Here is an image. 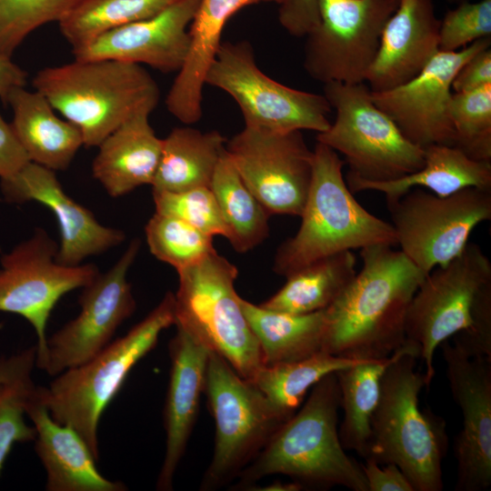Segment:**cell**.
Here are the masks:
<instances>
[{"instance_id": "9a60e30c", "label": "cell", "mask_w": 491, "mask_h": 491, "mask_svg": "<svg viewBox=\"0 0 491 491\" xmlns=\"http://www.w3.org/2000/svg\"><path fill=\"white\" fill-rule=\"evenodd\" d=\"M225 149L243 182L269 215L300 216L311 185L313 151L299 130L245 126Z\"/></svg>"}, {"instance_id": "d6986e66", "label": "cell", "mask_w": 491, "mask_h": 491, "mask_svg": "<svg viewBox=\"0 0 491 491\" xmlns=\"http://www.w3.org/2000/svg\"><path fill=\"white\" fill-rule=\"evenodd\" d=\"M0 191L7 203L34 201L55 214L60 233L55 260L63 266L81 265L125 239L122 230L102 225L90 210L72 199L55 171L38 164L30 161L14 175L1 178Z\"/></svg>"}, {"instance_id": "4316f807", "label": "cell", "mask_w": 491, "mask_h": 491, "mask_svg": "<svg viewBox=\"0 0 491 491\" xmlns=\"http://www.w3.org/2000/svg\"><path fill=\"white\" fill-rule=\"evenodd\" d=\"M424 151L425 163L415 173L387 182L346 178V185L352 194L366 190L383 193L387 206L413 187H425L438 196L471 186L491 190L490 161L474 160L453 145H432Z\"/></svg>"}, {"instance_id": "f6af8a7d", "label": "cell", "mask_w": 491, "mask_h": 491, "mask_svg": "<svg viewBox=\"0 0 491 491\" xmlns=\"http://www.w3.org/2000/svg\"><path fill=\"white\" fill-rule=\"evenodd\" d=\"M30 162L10 123L0 115V179L10 176Z\"/></svg>"}, {"instance_id": "52a82bcc", "label": "cell", "mask_w": 491, "mask_h": 491, "mask_svg": "<svg viewBox=\"0 0 491 491\" xmlns=\"http://www.w3.org/2000/svg\"><path fill=\"white\" fill-rule=\"evenodd\" d=\"M176 272L175 325L189 330L225 358L240 376L252 381L264 362L235 289L236 266L214 251Z\"/></svg>"}, {"instance_id": "d4e9b609", "label": "cell", "mask_w": 491, "mask_h": 491, "mask_svg": "<svg viewBox=\"0 0 491 491\" xmlns=\"http://www.w3.org/2000/svg\"><path fill=\"white\" fill-rule=\"evenodd\" d=\"M149 112H140L115 129L97 146L93 176L112 197L152 185L163 147L149 124Z\"/></svg>"}, {"instance_id": "1f68e13d", "label": "cell", "mask_w": 491, "mask_h": 491, "mask_svg": "<svg viewBox=\"0 0 491 491\" xmlns=\"http://www.w3.org/2000/svg\"><path fill=\"white\" fill-rule=\"evenodd\" d=\"M210 188L227 226V240L236 252L246 253L267 238L270 215L243 182L226 149Z\"/></svg>"}, {"instance_id": "ac0fdd59", "label": "cell", "mask_w": 491, "mask_h": 491, "mask_svg": "<svg viewBox=\"0 0 491 491\" xmlns=\"http://www.w3.org/2000/svg\"><path fill=\"white\" fill-rule=\"evenodd\" d=\"M463 426L455 443L456 491H482L491 486V358H470L448 341L441 345Z\"/></svg>"}, {"instance_id": "ab89813d", "label": "cell", "mask_w": 491, "mask_h": 491, "mask_svg": "<svg viewBox=\"0 0 491 491\" xmlns=\"http://www.w3.org/2000/svg\"><path fill=\"white\" fill-rule=\"evenodd\" d=\"M491 35V0L465 1L440 20L439 51H458Z\"/></svg>"}, {"instance_id": "30bf717a", "label": "cell", "mask_w": 491, "mask_h": 491, "mask_svg": "<svg viewBox=\"0 0 491 491\" xmlns=\"http://www.w3.org/2000/svg\"><path fill=\"white\" fill-rule=\"evenodd\" d=\"M205 83L227 93L238 105L245 126L276 132L327 130L332 107L324 95L284 85L257 66L248 41L222 42Z\"/></svg>"}, {"instance_id": "8d00e7d4", "label": "cell", "mask_w": 491, "mask_h": 491, "mask_svg": "<svg viewBox=\"0 0 491 491\" xmlns=\"http://www.w3.org/2000/svg\"><path fill=\"white\" fill-rule=\"evenodd\" d=\"M82 0H0V54L12 57L38 27L62 20Z\"/></svg>"}, {"instance_id": "603a6c76", "label": "cell", "mask_w": 491, "mask_h": 491, "mask_svg": "<svg viewBox=\"0 0 491 491\" xmlns=\"http://www.w3.org/2000/svg\"><path fill=\"white\" fill-rule=\"evenodd\" d=\"M26 416L36 430L35 450L46 474L47 491H125L126 486L104 476L97 460L81 436L55 421L37 386L28 399Z\"/></svg>"}, {"instance_id": "7dc6e473", "label": "cell", "mask_w": 491, "mask_h": 491, "mask_svg": "<svg viewBox=\"0 0 491 491\" xmlns=\"http://www.w3.org/2000/svg\"><path fill=\"white\" fill-rule=\"evenodd\" d=\"M35 364L36 346L8 356H0V383L28 366H36Z\"/></svg>"}, {"instance_id": "74e56055", "label": "cell", "mask_w": 491, "mask_h": 491, "mask_svg": "<svg viewBox=\"0 0 491 491\" xmlns=\"http://www.w3.org/2000/svg\"><path fill=\"white\" fill-rule=\"evenodd\" d=\"M28 366L0 383V474L15 443L34 441L36 430L25 423V409L35 388Z\"/></svg>"}, {"instance_id": "f1b7e54d", "label": "cell", "mask_w": 491, "mask_h": 491, "mask_svg": "<svg viewBox=\"0 0 491 491\" xmlns=\"http://www.w3.org/2000/svg\"><path fill=\"white\" fill-rule=\"evenodd\" d=\"M226 138L218 131L201 132L175 127L163 139L153 191L182 192L210 187L215 168L225 152Z\"/></svg>"}, {"instance_id": "bcb514c9", "label": "cell", "mask_w": 491, "mask_h": 491, "mask_svg": "<svg viewBox=\"0 0 491 491\" xmlns=\"http://www.w3.org/2000/svg\"><path fill=\"white\" fill-rule=\"evenodd\" d=\"M27 73L13 62L12 57L0 54V100L5 103L10 92L25 86Z\"/></svg>"}, {"instance_id": "d590c367", "label": "cell", "mask_w": 491, "mask_h": 491, "mask_svg": "<svg viewBox=\"0 0 491 491\" xmlns=\"http://www.w3.org/2000/svg\"><path fill=\"white\" fill-rule=\"evenodd\" d=\"M450 115L456 145L468 157L491 160V84L477 89L453 93Z\"/></svg>"}, {"instance_id": "9c48e42d", "label": "cell", "mask_w": 491, "mask_h": 491, "mask_svg": "<svg viewBox=\"0 0 491 491\" xmlns=\"http://www.w3.org/2000/svg\"><path fill=\"white\" fill-rule=\"evenodd\" d=\"M204 393L215 434L212 460L199 489L213 491L236 479L285 421L251 381L214 351Z\"/></svg>"}, {"instance_id": "8992f818", "label": "cell", "mask_w": 491, "mask_h": 491, "mask_svg": "<svg viewBox=\"0 0 491 491\" xmlns=\"http://www.w3.org/2000/svg\"><path fill=\"white\" fill-rule=\"evenodd\" d=\"M175 294L160 303L125 335L86 362L55 376L37 391L52 417L73 427L98 461L101 416L132 368L157 344L163 330L175 326Z\"/></svg>"}, {"instance_id": "83f0119b", "label": "cell", "mask_w": 491, "mask_h": 491, "mask_svg": "<svg viewBox=\"0 0 491 491\" xmlns=\"http://www.w3.org/2000/svg\"><path fill=\"white\" fill-rule=\"evenodd\" d=\"M239 301L258 341L264 366L298 361L323 351L326 309L292 315L266 309L242 297Z\"/></svg>"}, {"instance_id": "277c9868", "label": "cell", "mask_w": 491, "mask_h": 491, "mask_svg": "<svg viewBox=\"0 0 491 491\" xmlns=\"http://www.w3.org/2000/svg\"><path fill=\"white\" fill-rule=\"evenodd\" d=\"M32 85L78 127L86 147L100 143L140 112L152 113L159 87L140 65L111 59L76 60L39 70Z\"/></svg>"}, {"instance_id": "60d3db41", "label": "cell", "mask_w": 491, "mask_h": 491, "mask_svg": "<svg viewBox=\"0 0 491 491\" xmlns=\"http://www.w3.org/2000/svg\"><path fill=\"white\" fill-rule=\"evenodd\" d=\"M453 336V346L466 356L491 358V283L478 293L469 326Z\"/></svg>"}, {"instance_id": "836d02e7", "label": "cell", "mask_w": 491, "mask_h": 491, "mask_svg": "<svg viewBox=\"0 0 491 491\" xmlns=\"http://www.w3.org/2000/svg\"><path fill=\"white\" fill-rule=\"evenodd\" d=\"M177 0H82L58 22L72 49L115 28L151 17Z\"/></svg>"}, {"instance_id": "4fadbf2b", "label": "cell", "mask_w": 491, "mask_h": 491, "mask_svg": "<svg viewBox=\"0 0 491 491\" xmlns=\"http://www.w3.org/2000/svg\"><path fill=\"white\" fill-rule=\"evenodd\" d=\"M318 25L306 35L304 68L323 84L363 83L383 28L399 0H317Z\"/></svg>"}, {"instance_id": "d6a6232c", "label": "cell", "mask_w": 491, "mask_h": 491, "mask_svg": "<svg viewBox=\"0 0 491 491\" xmlns=\"http://www.w3.org/2000/svg\"><path fill=\"white\" fill-rule=\"evenodd\" d=\"M359 361L322 351L302 360L264 366L251 382L286 422L321 378Z\"/></svg>"}, {"instance_id": "f546056e", "label": "cell", "mask_w": 491, "mask_h": 491, "mask_svg": "<svg viewBox=\"0 0 491 491\" xmlns=\"http://www.w3.org/2000/svg\"><path fill=\"white\" fill-rule=\"evenodd\" d=\"M408 346L406 341L386 357L361 360L336 372L344 412L338 435L345 450H354L364 458L368 456L371 420L380 396L382 376Z\"/></svg>"}, {"instance_id": "e0dca14e", "label": "cell", "mask_w": 491, "mask_h": 491, "mask_svg": "<svg viewBox=\"0 0 491 491\" xmlns=\"http://www.w3.org/2000/svg\"><path fill=\"white\" fill-rule=\"evenodd\" d=\"M490 44L488 37L458 51H438L416 77L386 91L371 92L372 100L417 146H455L456 132L450 115L452 82L463 65Z\"/></svg>"}, {"instance_id": "e575fe53", "label": "cell", "mask_w": 491, "mask_h": 491, "mask_svg": "<svg viewBox=\"0 0 491 491\" xmlns=\"http://www.w3.org/2000/svg\"><path fill=\"white\" fill-rule=\"evenodd\" d=\"M145 237L151 254L176 271L215 251L212 235L177 217L156 212L145 225Z\"/></svg>"}, {"instance_id": "2e32d148", "label": "cell", "mask_w": 491, "mask_h": 491, "mask_svg": "<svg viewBox=\"0 0 491 491\" xmlns=\"http://www.w3.org/2000/svg\"><path fill=\"white\" fill-rule=\"evenodd\" d=\"M139 247V240L134 239L107 272L82 287L79 314L47 337L36 367L55 376L86 362L113 341L118 327L135 309L127 273Z\"/></svg>"}, {"instance_id": "cb8c5ba5", "label": "cell", "mask_w": 491, "mask_h": 491, "mask_svg": "<svg viewBox=\"0 0 491 491\" xmlns=\"http://www.w3.org/2000/svg\"><path fill=\"white\" fill-rule=\"evenodd\" d=\"M284 0H200L189 25L190 45L186 58L166 95L171 115L184 124L202 116L205 74L221 45L228 19L241 8L262 2L280 5Z\"/></svg>"}, {"instance_id": "3957f363", "label": "cell", "mask_w": 491, "mask_h": 491, "mask_svg": "<svg viewBox=\"0 0 491 491\" xmlns=\"http://www.w3.org/2000/svg\"><path fill=\"white\" fill-rule=\"evenodd\" d=\"M408 343L382 376L367 457L381 465H396L415 491H441L442 461L447 449L446 423L429 409L419 407L418 396L426 382L416 368L418 346Z\"/></svg>"}, {"instance_id": "b9f144b4", "label": "cell", "mask_w": 491, "mask_h": 491, "mask_svg": "<svg viewBox=\"0 0 491 491\" xmlns=\"http://www.w3.org/2000/svg\"><path fill=\"white\" fill-rule=\"evenodd\" d=\"M278 20L289 35L306 36L319 23L317 0H284L279 5Z\"/></svg>"}, {"instance_id": "7402d4cb", "label": "cell", "mask_w": 491, "mask_h": 491, "mask_svg": "<svg viewBox=\"0 0 491 491\" xmlns=\"http://www.w3.org/2000/svg\"><path fill=\"white\" fill-rule=\"evenodd\" d=\"M439 28L433 0H399L366 76L371 92L386 91L416 77L439 51Z\"/></svg>"}, {"instance_id": "ba28073f", "label": "cell", "mask_w": 491, "mask_h": 491, "mask_svg": "<svg viewBox=\"0 0 491 491\" xmlns=\"http://www.w3.org/2000/svg\"><path fill=\"white\" fill-rule=\"evenodd\" d=\"M324 96L336 112L316 140L345 156L346 178L387 182L419 170L423 148L404 136L394 121L372 100L366 83L324 84Z\"/></svg>"}, {"instance_id": "ee69618b", "label": "cell", "mask_w": 491, "mask_h": 491, "mask_svg": "<svg viewBox=\"0 0 491 491\" xmlns=\"http://www.w3.org/2000/svg\"><path fill=\"white\" fill-rule=\"evenodd\" d=\"M488 84H491L490 47L479 51L463 65L452 82V90L466 92Z\"/></svg>"}, {"instance_id": "8fae6325", "label": "cell", "mask_w": 491, "mask_h": 491, "mask_svg": "<svg viewBox=\"0 0 491 491\" xmlns=\"http://www.w3.org/2000/svg\"><path fill=\"white\" fill-rule=\"evenodd\" d=\"M387 207L400 251L427 275L457 256L475 227L491 219V190L471 186L438 196L416 187Z\"/></svg>"}, {"instance_id": "c3c4849f", "label": "cell", "mask_w": 491, "mask_h": 491, "mask_svg": "<svg viewBox=\"0 0 491 491\" xmlns=\"http://www.w3.org/2000/svg\"><path fill=\"white\" fill-rule=\"evenodd\" d=\"M253 490H261V491H300L304 490V487L301 484L292 480L290 482H283L276 480L269 485L265 486H258V488H254Z\"/></svg>"}, {"instance_id": "7bdbcfd3", "label": "cell", "mask_w": 491, "mask_h": 491, "mask_svg": "<svg viewBox=\"0 0 491 491\" xmlns=\"http://www.w3.org/2000/svg\"><path fill=\"white\" fill-rule=\"evenodd\" d=\"M360 464L368 491H415L411 483L393 463L379 464L372 457L365 458Z\"/></svg>"}, {"instance_id": "484cf974", "label": "cell", "mask_w": 491, "mask_h": 491, "mask_svg": "<svg viewBox=\"0 0 491 491\" xmlns=\"http://www.w3.org/2000/svg\"><path fill=\"white\" fill-rule=\"evenodd\" d=\"M5 104L13 111L12 128L29 160L53 171L68 168L84 145L81 131L62 119L37 91L13 89Z\"/></svg>"}, {"instance_id": "44dd1931", "label": "cell", "mask_w": 491, "mask_h": 491, "mask_svg": "<svg viewBox=\"0 0 491 491\" xmlns=\"http://www.w3.org/2000/svg\"><path fill=\"white\" fill-rule=\"evenodd\" d=\"M169 342L171 367L164 406L165 451L156 489H173L176 469L196 422L205 391L207 362L212 350L180 325Z\"/></svg>"}, {"instance_id": "681fc988", "label": "cell", "mask_w": 491, "mask_h": 491, "mask_svg": "<svg viewBox=\"0 0 491 491\" xmlns=\"http://www.w3.org/2000/svg\"><path fill=\"white\" fill-rule=\"evenodd\" d=\"M447 2L451 3V4H460V3H463L465 1H468V0H446Z\"/></svg>"}, {"instance_id": "5b68a950", "label": "cell", "mask_w": 491, "mask_h": 491, "mask_svg": "<svg viewBox=\"0 0 491 491\" xmlns=\"http://www.w3.org/2000/svg\"><path fill=\"white\" fill-rule=\"evenodd\" d=\"M345 161L317 142L313 150V175L296 234L277 249L273 270L288 276L335 254L385 244L396 246L391 223L366 211L343 177Z\"/></svg>"}, {"instance_id": "7c38bea8", "label": "cell", "mask_w": 491, "mask_h": 491, "mask_svg": "<svg viewBox=\"0 0 491 491\" xmlns=\"http://www.w3.org/2000/svg\"><path fill=\"white\" fill-rule=\"evenodd\" d=\"M489 283L490 260L478 245L467 243L457 256L432 269L419 285L406 311L405 336L418 346L426 386L435 376L436 349L469 326L475 300Z\"/></svg>"}, {"instance_id": "ffe728a7", "label": "cell", "mask_w": 491, "mask_h": 491, "mask_svg": "<svg viewBox=\"0 0 491 491\" xmlns=\"http://www.w3.org/2000/svg\"><path fill=\"white\" fill-rule=\"evenodd\" d=\"M200 0H177L160 13L110 30L72 49L76 60L111 59L178 72L190 45L189 25Z\"/></svg>"}, {"instance_id": "5bb4252c", "label": "cell", "mask_w": 491, "mask_h": 491, "mask_svg": "<svg viewBox=\"0 0 491 491\" xmlns=\"http://www.w3.org/2000/svg\"><path fill=\"white\" fill-rule=\"evenodd\" d=\"M58 245L42 228L0 259V312L19 315L35 329L37 366L46 346L52 310L65 294L88 285L98 274L92 264L56 262Z\"/></svg>"}, {"instance_id": "4dcf8cb0", "label": "cell", "mask_w": 491, "mask_h": 491, "mask_svg": "<svg viewBox=\"0 0 491 491\" xmlns=\"http://www.w3.org/2000/svg\"><path fill=\"white\" fill-rule=\"evenodd\" d=\"M356 260L347 250L315 261L286 276L280 290L260 306L292 315L325 310L355 278Z\"/></svg>"}, {"instance_id": "7a4b0ae2", "label": "cell", "mask_w": 491, "mask_h": 491, "mask_svg": "<svg viewBox=\"0 0 491 491\" xmlns=\"http://www.w3.org/2000/svg\"><path fill=\"white\" fill-rule=\"evenodd\" d=\"M339 407L335 372L313 386L304 406L276 429L239 474L235 489L248 490L266 476L284 475L304 489L342 486L353 491H368L360 464L341 445Z\"/></svg>"}, {"instance_id": "f35d334b", "label": "cell", "mask_w": 491, "mask_h": 491, "mask_svg": "<svg viewBox=\"0 0 491 491\" xmlns=\"http://www.w3.org/2000/svg\"><path fill=\"white\" fill-rule=\"evenodd\" d=\"M155 212L177 217L198 230L228 237V229L210 187L182 192L153 191Z\"/></svg>"}, {"instance_id": "6da1fadb", "label": "cell", "mask_w": 491, "mask_h": 491, "mask_svg": "<svg viewBox=\"0 0 491 491\" xmlns=\"http://www.w3.org/2000/svg\"><path fill=\"white\" fill-rule=\"evenodd\" d=\"M360 256L361 270L326 309L323 351L358 360L384 358L406 343V311L426 275L388 245L361 248Z\"/></svg>"}]
</instances>
